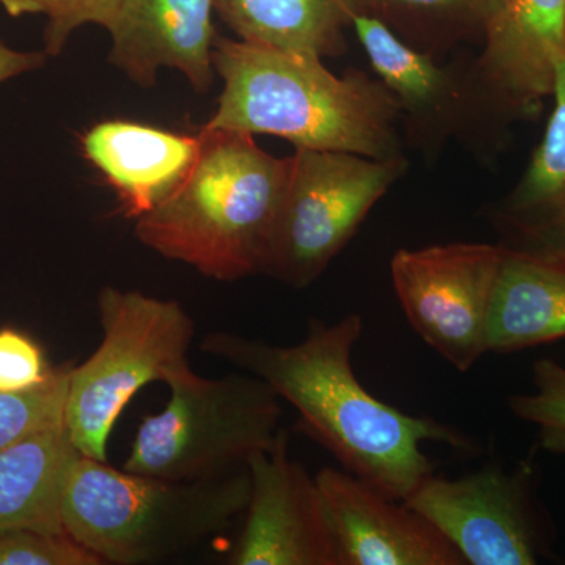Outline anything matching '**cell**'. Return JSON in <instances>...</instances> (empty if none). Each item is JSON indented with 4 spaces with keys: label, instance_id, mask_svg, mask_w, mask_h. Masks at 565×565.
Masks as SVG:
<instances>
[{
    "label": "cell",
    "instance_id": "cell-4",
    "mask_svg": "<svg viewBox=\"0 0 565 565\" xmlns=\"http://www.w3.org/2000/svg\"><path fill=\"white\" fill-rule=\"evenodd\" d=\"M248 497L247 467L218 478L167 481L79 452L63 486L62 523L103 564H151L228 530Z\"/></svg>",
    "mask_w": 565,
    "mask_h": 565
},
{
    "label": "cell",
    "instance_id": "cell-3",
    "mask_svg": "<svg viewBox=\"0 0 565 565\" xmlns=\"http://www.w3.org/2000/svg\"><path fill=\"white\" fill-rule=\"evenodd\" d=\"M200 132L202 151L191 173L137 218V239L212 280L264 274L291 158H275L248 134L206 126Z\"/></svg>",
    "mask_w": 565,
    "mask_h": 565
},
{
    "label": "cell",
    "instance_id": "cell-22",
    "mask_svg": "<svg viewBox=\"0 0 565 565\" xmlns=\"http://www.w3.org/2000/svg\"><path fill=\"white\" fill-rule=\"evenodd\" d=\"M533 375L535 393L509 397V408L537 426L542 448L565 455V367L555 360H539Z\"/></svg>",
    "mask_w": 565,
    "mask_h": 565
},
{
    "label": "cell",
    "instance_id": "cell-9",
    "mask_svg": "<svg viewBox=\"0 0 565 565\" xmlns=\"http://www.w3.org/2000/svg\"><path fill=\"white\" fill-rule=\"evenodd\" d=\"M405 503L429 520L468 565H534L548 553L530 463L512 471L487 465L459 479L430 475Z\"/></svg>",
    "mask_w": 565,
    "mask_h": 565
},
{
    "label": "cell",
    "instance_id": "cell-28",
    "mask_svg": "<svg viewBox=\"0 0 565 565\" xmlns=\"http://www.w3.org/2000/svg\"><path fill=\"white\" fill-rule=\"evenodd\" d=\"M555 262L563 263L565 266V252L563 253V255L559 256V258L555 259Z\"/></svg>",
    "mask_w": 565,
    "mask_h": 565
},
{
    "label": "cell",
    "instance_id": "cell-2",
    "mask_svg": "<svg viewBox=\"0 0 565 565\" xmlns=\"http://www.w3.org/2000/svg\"><path fill=\"white\" fill-rule=\"evenodd\" d=\"M212 65L223 88L206 128L280 137L296 148L373 159L401 154V109L384 82L337 76L322 58L217 36Z\"/></svg>",
    "mask_w": 565,
    "mask_h": 565
},
{
    "label": "cell",
    "instance_id": "cell-23",
    "mask_svg": "<svg viewBox=\"0 0 565 565\" xmlns=\"http://www.w3.org/2000/svg\"><path fill=\"white\" fill-rule=\"evenodd\" d=\"M66 533L20 530L0 535V565H102Z\"/></svg>",
    "mask_w": 565,
    "mask_h": 565
},
{
    "label": "cell",
    "instance_id": "cell-1",
    "mask_svg": "<svg viewBox=\"0 0 565 565\" xmlns=\"http://www.w3.org/2000/svg\"><path fill=\"white\" fill-rule=\"evenodd\" d=\"M363 332V319L308 321L300 343L278 345L233 332L206 334L202 351L243 373L266 382L292 405L300 427L332 452L345 471L393 500L405 501L434 465L424 441L475 451L467 435L437 419L404 414L382 403L356 379L352 352Z\"/></svg>",
    "mask_w": 565,
    "mask_h": 565
},
{
    "label": "cell",
    "instance_id": "cell-10",
    "mask_svg": "<svg viewBox=\"0 0 565 565\" xmlns=\"http://www.w3.org/2000/svg\"><path fill=\"white\" fill-rule=\"evenodd\" d=\"M250 497L230 565H338L316 478L289 455V434L247 462Z\"/></svg>",
    "mask_w": 565,
    "mask_h": 565
},
{
    "label": "cell",
    "instance_id": "cell-14",
    "mask_svg": "<svg viewBox=\"0 0 565 565\" xmlns=\"http://www.w3.org/2000/svg\"><path fill=\"white\" fill-rule=\"evenodd\" d=\"M215 0H121L110 33L109 62L150 88L161 68L180 71L196 93L214 82Z\"/></svg>",
    "mask_w": 565,
    "mask_h": 565
},
{
    "label": "cell",
    "instance_id": "cell-16",
    "mask_svg": "<svg viewBox=\"0 0 565 565\" xmlns=\"http://www.w3.org/2000/svg\"><path fill=\"white\" fill-rule=\"evenodd\" d=\"M553 96L544 139L497 223L509 241L504 247L557 259L565 252V57L556 65Z\"/></svg>",
    "mask_w": 565,
    "mask_h": 565
},
{
    "label": "cell",
    "instance_id": "cell-27",
    "mask_svg": "<svg viewBox=\"0 0 565 565\" xmlns=\"http://www.w3.org/2000/svg\"><path fill=\"white\" fill-rule=\"evenodd\" d=\"M57 6V0H0V7L10 17H22V14H46L50 17Z\"/></svg>",
    "mask_w": 565,
    "mask_h": 565
},
{
    "label": "cell",
    "instance_id": "cell-6",
    "mask_svg": "<svg viewBox=\"0 0 565 565\" xmlns=\"http://www.w3.org/2000/svg\"><path fill=\"white\" fill-rule=\"evenodd\" d=\"M103 340L71 367L65 426L82 456L107 462L115 424L143 386L189 366L195 323L177 300L106 286L98 294Z\"/></svg>",
    "mask_w": 565,
    "mask_h": 565
},
{
    "label": "cell",
    "instance_id": "cell-15",
    "mask_svg": "<svg viewBox=\"0 0 565 565\" xmlns=\"http://www.w3.org/2000/svg\"><path fill=\"white\" fill-rule=\"evenodd\" d=\"M202 143V132H174L126 120L98 122L81 139L85 159L117 192L126 217L136 221L180 188Z\"/></svg>",
    "mask_w": 565,
    "mask_h": 565
},
{
    "label": "cell",
    "instance_id": "cell-12",
    "mask_svg": "<svg viewBox=\"0 0 565 565\" xmlns=\"http://www.w3.org/2000/svg\"><path fill=\"white\" fill-rule=\"evenodd\" d=\"M338 565H465L462 555L419 512L349 471L315 476Z\"/></svg>",
    "mask_w": 565,
    "mask_h": 565
},
{
    "label": "cell",
    "instance_id": "cell-7",
    "mask_svg": "<svg viewBox=\"0 0 565 565\" xmlns=\"http://www.w3.org/2000/svg\"><path fill=\"white\" fill-rule=\"evenodd\" d=\"M405 169L403 156L296 148L264 274L296 289L313 285Z\"/></svg>",
    "mask_w": 565,
    "mask_h": 565
},
{
    "label": "cell",
    "instance_id": "cell-8",
    "mask_svg": "<svg viewBox=\"0 0 565 565\" xmlns=\"http://www.w3.org/2000/svg\"><path fill=\"white\" fill-rule=\"evenodd\" d=\"M503 245L446 244L392 259L393 288L412 329L467 373L487 353V323Z\"/></svg>",
    "mask_w": 565,
    "mask_h": 565
},
{
    "label": "cell",
    "instance_id": "cell-13",
    "mask_svg": "<svg viewBox=\"0 0 565 565\" xmlns=\"http://www.w3.org/2000/svg\"><path fill=\"white\" fill-rule=\"evenodd\" d=\"M482 44L473 71L494 114L535 117L565 57V0H503Z\"/></svg>",
    "mask_w": 565,
    "mask_h": 565
},
{
    "label": "cell",
    "instance_id": "cell-20",
    "mask_svg": "<svg viewBox=\"0 0 565 565\" xmlns=\"http://www.w3.org/2000/svg\"><path fill=\"white\" fill-rule=\"evenodd\" d=\"M503 0H352L414 50L440 57L457 44L482 43Z\"/></svg>",
    "mask_w": 565,
    "mask_h": 565
},
{
    "label": "cell",
    "instance_id": "cell-25",
    "mask_svg": "<svg viewBox=\"0 0 565 565\" xmlns=\"http://www.w3.org/2000/svg\"><path fill=\"white\" fill-rule=\"evenodd\" d=\"M121 0H57L47 17L44 31V52L50 57L61 55L70 36L85 24H98L107 29L114 20Z\"/></svg>",
    "mask_w": 565,
    "mask_h": 565
},
{
    "label": "cell",
    "instance_id": "cell-5",
    "mask_svg": "<svg viewBox=\"0 0 565 565\" xmlns=\"http://www.w3.org/2000/svg\"><path fill=\"white\" fill-rule=\"evenodd\" d=\"M169 403L145 416L122 465L167 481H199L243 470L281 429L280 397L262 379L202 377L191 364L167 381Z\"/></svg>",
    "mask_w": 565,
    "mask_h": 565
},
{
    "label": "cell",
    "instance_id": "cell-18",
    "mask_svg": "<svg viewBox=\"0 0 565 565\" xmlns=\"http://www.w3.org/2000/svg\"><path fill=\"white\" fill-rule=\"evenodd\" d=\"M77 456L65 419L0 449V535L20 530L65 533L63 486Z\"/></svg>",
    "mask_w": 565,
    "mask_h": 565
},
{
    "label": "cell",
    "instance_id": "cell-26",
    "mask_svg": "<svg viewBox=\"0 0 565 565\" xmlns=\"http://www.w3.org/2000/svg\"><path fill=\"white\" fill-rule=\"evenodd\" d=\"M50 55L44 51H18L0 40V85L41 68Z\"/></svg>",
    "mask_w": 565,
    "mask_h": 565
},
{
    "label": "cell",
    "instance_id": "cell-21",
    "mask_svg": "<svg viewBox=\"0 0 565 565\" xmlns=\"http://www.w3.org/2000/svg\"><path fill=\"white\" fill-rule=\"evenodd\" d=\"M70 366L58 367L50 381L22 393H0V449L65 419Z\"/></svg>",
    "mask_w": 565,
    "mask_h": 565
},
{
    "label": "cell",
    "instance_id": "cell-19",
    "mask_svg": "<svg viewBox=\"0 0 565 565\" xmlns=\"http://www.w3.org/2000/svg\"><path fill=\"white\" fill-rule=\"evenodd\" d=\"M237 40L326 58L343 54L352 0H215Z\"/></svg>",
    "mask_w": 565,
    "mask_h": 565
},
{
    "label": "cell",
    "instance_id": "cell-11",
    "mask_svg": "<svg viewBox=\"0 0 565 565\" xmlns=\"http://www.w3.org/2000/svg\"><path fill=\"white\" fill-rule=\"evenodd\" d=\"M352 25L379 79L399 104L412 143L441 147L449 137L471 134L484 111L494 114L473 70L465 74L440 65L366 14H355Z\"/></svg>",
    "mask_w": 565,
    "mask_h": 565
},
{
    "label": "cell",
    "instance_id": "cell-17",
    "mask_svg": "<svg viewBox=\"0 0 565 565\" xmlns=\"http://www.w3.org/2000/svg\"><path fill=\"white\" fill-rule=\"evenodd\" d=\"M563 338L564 264L504 247L490 303L487 352L523 351Z\"/></svg>",
    "mask_w": 565,
    "mask_h": 565
},
{
    "label": "cell",
    "instance_id": "cell-24",
    "mask_svg": "<svg viewBox=\"0 0 565 565\" xmlns=\"http://www.w3.org/2000/svg\"><path fill=\"white\" fill-rule=\"evenodd\" d=\"M55 370L28 334L0 329V393H22L50 381Z\"/></svg>",
    "mask_w": 565,
    "mask_h": 565
}]
</instances>
